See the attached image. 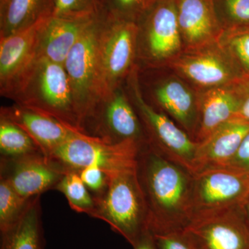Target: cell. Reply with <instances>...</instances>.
<instances>
[{
  "instance_id": "6da1fadb",
  "label": "cell",
  "mask_w": 249,
  "mask_h": 249,
  "mask_svg": "<svg viewBox=\"0 0 249 249\" xmlns=\"http://www.w3.org/2000/svg\"><path fill=\"white\" fill-rule=\"evenodd\" d=\"M137 176L153 235L178 233L193 219V174L152 148L141 149Z\"/></svg>"
},
{
  "instance_id": "7a4b0ae2",
  "label": "cell",
  "mask_w": 249,
  "mask_h": 249,
  "mask_svg": "<svg viewBox=\"0 0 249 249\" xmlns=\"http://www.w3.org/2000/svg\"><path fill=\"white\" fill-rule=\"evenodd\" d=\"M6 97L83 132L71 84L62 64L37 58Z\"/></svg>"
},
{
  "instance_id": "3957f363",
  "label": "cell",
  "mask_w": 249,
  "mask_h": 249,
  "mask_svg": "<svg viewBox=\"0 0 249 249\" xmlns=\"http://www.w3.org/2000/svg\"><path fill=\"white\" fill-rule=\"evenodd\" d=\"M107 186L93 196L95 206L90 217L109 224L134 247L148 231L147 210L137 170L107 174Z\"/></svg>"
},
{
  "instance_id": "277c9868",
  "label": "cell",
  "mask_w": 249,
  "mask_h": 249,
  "mask_svg": "<svg viewBox=\"0 0 249 249\" xmlns=\"http://www.w3.org/2000/svg\"><path fill=\"white\" fill-rule=\"evenodd\" d=\"M139 32L138 22L106 13L98 41L100 100L120 88L135 68Z\"/></svg>"
},
{
  "instance_id": "5b68a950",
  "label": "cell",
  "mask_w": 249,
  "mask_h": 249,
  "mask_svg": "<svg viewBox=\"0 0 249 249\" xmlns=\"http://www.w3.org/2000/svg\"><path fill=\"white\" fill-rule=\"evenodd\" d=\"M137 67L127 78L129 98L142 122L152 148L193 174L197 142L162 111L145 101L140 89Z\"/></svg>"
},
{
  "instance_id": "8992f818",
  "label": "cell",
  "mask_w": 249,
  "mask_h": 249,
  "mask_svg": "<svg viewBox=\"0 0 249 249\" xmlns=\"http://www.w3.org/2000/svg\"><path fill=\"white\" fill-rule=\"evenodd\" d=\"M142 146L135 142L110 144L85 133H78L60 145L50 156L64 172H79L89 166L106 174L137 170Z\"/></svg>"
},
{
  "instance_id": "52a82bcc",
  "label": "cell",
  "mask_w": 249,
  "mask_h": 249,
  "mask_svg": "<svg viewBox=\"0 0 249 249\" xmlns=\"http://www.w3.org/2000/svg\"><path fill=\"white\" fill-rule=\"evenodd\" d=\"M106 14L94 18L63 63L81 121L82 130L87 117L100 100L98 41Z\"/></svg>"
},
{
  "instance_id": "ba28073f",
  "label": "cell",
  "mask_w": 249,
  "mask_h": 249,
  "mask_svg": "<svg viewBox=\"0 0 249 249\" xmlns=\"http://www.w3.org/2000/svg\"><path fill=\"white\" fill-rule=\"evenodd\" d=\"M165 67L196 89L228 86L245 77L218 40L183 50Z\"/></svg>"
},
{
  "instance_id": "9c48e42d",
  "label": "cell",
  "mask_w": 249,
  "mask_h": 249,
  "mask_svg": "<svg viewBox=\"0 0 249 249\" xmlns=\"http://www.w3.org/2000/svg\"><path fill=\"white\" fill-rule=\"evenodd\" d=\"M138 24L137 56L149 66H166L184 50L175 0L157 1Z\"/></svg>"
},
{
  "instance_id": "30bf717a",
  "label": "cell",
  "mask_w": 249,
  "mask_h": 249,
  "mask_svg": "<svg viewBox=\"0 0 249 249\" xmlns=\"http://www.w3.org/2000/svg\"><path fill=\"white\" fill-rule=\"evenodd\" d=\"M121 88L96 103L85 121L83 132L107 143L132 141L145 146L148 142L138 114Z\"/></svg>"
},
{
  "instance_id": "8fae6325",
  "label": "cell",
  "mask_w": 249,
  "mask_h": 249,
  "mask_svg": "<svg viewBox=\"0 0 249 249\" xmlns=\"http://www.w3.org/2000/svg\"><path fill=\"white\" fill-rule=\"evenodd\" d=\"M193 175V219L238 206L249 192V174L237 170L213 168Z\"/></svg>"
},
{
  "instance_id": "7c38bea8",
  "label": "cell",
  "mask_w": 249,
  "mask_h": 249,
  "mask_svg": "<svg viewBox=\"0 0 249 249\" xmlns=\"http://www.w3.org/2000/svg\"><path fill=\"white\" fill-rule=\"evenodd\" d=\"M182 233L194 249H249V228L239 206L196 218Z\"/></svg>"
},
{
  "instance_id": "4fadbf2b",
  "label": "cell",
  "mask_w": 249,
  "mask_h": 249,
  "mask_svg": "<svg viewBox=\"0 0 249 249\" xmlns=\"http://www.w3.org/2000/svg\"><path fill=\"white\" fill-rule=\"evenodd\" d=\"M48 16L7 37H0V90L6 96L38 58L39 45Z\"/></svg>"
},
{
  "instance_id": "5bb4252c",
  "label": "cell",
  "mask_w": 249,
  "mask_h": 249,
  "mask_svg": "<svg viewBox=\"0 0 249 249\" xmlns=\"http://www.w3.org/2000/svg\"><path fill=\"white\" fill-rule=\"evenodd\" d=\"M64 173L42 153L15 158L1 157V177L25 199L55 189Z\"/></svg>"
},
{
  "instance_id": "9a60e30c",
  "label": "cell",
  "mask_w": 249,
  "mask_h": 249,
  "mask_svg": "<svg viewBox=\"0 0 249 249\" xmlns=\"http://www.w3.org/2000/svg\"><path fill=\"white\" fill-rule=\"evenodd\" d=\"M152 96L161 111L194 140L199 119L197 89L176 75L160 80Z\"/></svg>"
},
{
  "instance_id": "2e32d148",
  "label": "cell",
  "mask_w": 249,
  "mask_h": 249,
  "mask_svg": "<svg viewBox=\"0 0 249 249\" xmlns=\"http://www.w3.org/2000/svg\"><path fill=\"white\" fill-rule=\"evenodd\" d=\"M0 117L24 129L47 159L63 142L77 134L83 133L52 116L16 103L9 107H1Z\"/></svg>"
},
{
  "instance_id": "e0dca14e",
  "label": "cell",
  "mask_w": 249,
  "mask_h": 249,
  "mask_svg": "<svg viewBox=\"0 0 249 249\" xmlns=\"http://www.w3.org/2000/svg\"><path fill=\"white\" fill-rule=\"evenodd\" d=\"M184 50L215 42L224 29L214 0H175Z\"/></svg>"
},
{
  "instance_id": "ac0fdd59",
  "label": "cell",
  "mask_w": 249,
  "mask_h": 249,
  "mask_svg": "<svg viewBox=\"0 0 249 249\" xmlns=\"http://www.w3.org/2000/svg\"><path fill=\"white\" fill-rule=\"evenodd\" d=\"M249 132V124L231 121L197 143L193 174L213 168H224Z\"/></svg>"
},
{
  "instance_id": "d6986e66",
  "label": "cell",
  "mask_w": 249,
  "mask_h": 249,
  "mask_svg": "<svg viewBox=\"0 0 249 249\" xmlns=\"http://www.w3.org/2000/svg\"><path fill=\"white\" fill-rule=\"evenodd\" d=\"M197 91L199 119L194 141L199 143L232 120L238 108V98L232 85Z\"/></svg>"
},
{
  "instance_id": "ffe728a7",
  "label": "cell",
  "mask_w": 249,
  "mask_h": 249,
  "mask_svg": "<svg viewBox=\"0 0 249 249\" xmlns=\"http://www.w3.org/2000/svg\"><path fill=\"white\" fill-rule=\"evenodd\" d=\"M97 16L84 18L52 16L41 35L38 58L63 65L72 48Z\"/></svg>"
},
{
  "instance_id": "44dd1931",
  "label": "cell",
  "mask_w": 249,
  "mask_h": 249,
  "mask_svg": "<svg viewBox=\"0 0 249 249\" xmlns=\"http://www.w3.org/2000/svg\"><path fill=\"white\" fill-rule=\"evenodd\" d=\"M40 196L29 199L17 222L1 232L0 249H43Z\"/></svg>"
},
{
  "instance_id": "7402d4cb",
  "label": "cell",
  "mask_w": 249,
  "mask_h": 249,
  "mask_svg": "<svg viewBox=\"0 0 249 249\" xmlns=\"http://www.w3.org/2000/svg\"><path fill=\"white\" fill-rule=\"evenodd\" d=\"M54 0H7L0 4V37L30 27L52 16Z\"/></svg>"
},
{
  "instance_id": "603a6c76",
  "label": "cell",
  "mask_w": 249,
  "mask_h": 249,
  "mask_svg": "<svg viewBox=\"0 0 249 249\" xmlns=\"http://www.w3.org/2000/svg\"><path fill=\"white\" fill-rule=\"evenodd\" d=\"M0 152L1 157L7 158L42 153L34 141L24 129L1 117H0Z\"/></svg>"
},
{
  "instance_id": "cb8c5ba5",
  "label": "cell",
  "mask_w": 249,
  "mask_h": 249,
  "mask_svg": "<svg viewBox=\"0 0 249 249\" xmlns=\"http://www.w3.org/2000/svg\"><path fill=\"white\" fill-rule=\"evenodd\" d=\"M55 189L65 196L73 211L89 216L92 213L95 206L93 195L85 186L78 172L65 171Z\"/></svg>"
},
{
  "instance_id": "d4e9b609",
  "label": "cell",
  "mask_w": 249,
  "mask_h": 249,
  "mask_svg": "<svg viewBox=\"0 0 249 249\" xmlns=\"http://www.w3.org/2000/svg\"><path fill=\"white\" fill-rule=\"evenodd\" d=\"M218 42L245 76H249V27L224 29Z\"/></svg>"
},
{
  "instance_id": "484cf974",
  "label": "cell",
  "mask_w": 249,
  "mask_h": 249,
  "mask_svg": "<svg viewBox=\"0 0 249 249\" xmlns=\"http://www.w3.org/2000/svg\"><path fill=\"white\" fill-rule=\"evenodd\" d=\"M29 199L19 196L6 178H0V231H7L22 215Z\"/></svg>"
},
{
  "instance_id": "4316f807",
  "label": "cell",
  "mask_w": 249,
  "mask_h": 249,
  "mask_svg": "<svg viewBox=\"0 0 249 249\" xmlns=\"http://www.w3.org/2000/svg\"><path fill=\"white\" fill-rule=\"evenodd\" d=\"M223 29L249 27V0H214Z\"/></svg>"
},
{
  "instance_id": "83f0119b",
  "label": "cell",
  "mask_w": 249,
  "mask_h": 249,
  "mask_svg": "<svg viewBox=\"0 0 249 249\" xmlns=\"http://www.w3.org/2000/svg\"><path fill=\"white\" fill-rule=\"evenodd\" d=\"M106 13L104 0H54L52 16L92 18Z\"/></svg>"
},
{
  "instance_id": "f1b7e54d",
  "label": "cell",
  "mask_w": 249,
  "mask_h": 249,
  "mask_svg": "<svg viewBox=\"0 0 249 249\" xmlns=\"http://www.w3.org/2000/svg\"><path fill=\"white\" fill-rule=\"evenodd\" d=\"M105 9L115 17L138 22L155 4V0H104Z\"/></svg>"
},
{
  "instance_id": "f546056e",
  "label": "cell",
  "mask_w": 249,
  "mask_h": 249,
  "mask_svg": "<svg viewBox=\"0 0 249 249\" xmlns=\"http://www.w3.org/2000/svg\"><path fill=\"white\" fill-rule=\"evenodd\" d=\"M80 178L85 186L92 192L93 196L101 194L107 186V174L101 168L96 166H89L78 172Z\"/></svg>"
},
{
  "instance_id": "4dcf8cb0",
  "label": "cell",
  "mask_w": 249,
  "mask_h": 249,
  "mask_svg": "<svg viewBox=\"0 0 249 249\" xmlns=\"http://www.w3.org/2000/svg\"><path fill=\"white\" fill-rule=\"evenodd\" d=\"M232 85L238 98V108L231 121L249 124V76L243 77Z\"/></svg>"
},
{
  "instance_id": "1f68e13d",
  "label": "cell",
  "mask_w": 249,
  "mask_h": 249,
  "mask_svg": "<svg viewBox=\"0 0 249 249\" xmlns=\"http://www.w3.org/2000/svg\"><path fill=\"white\" fill-rule=\"evenodd\" d=\"M224 168L249 175V132L245 136L231 160Z\"/></svg>"
},
{
  "instance_id": "d6a6232c",
  "label": "cell",
  "mask_w": 249,
  "mask_h": 249,
  "mask_svg": "<svg viewBox=\"0 0 249 249\" xmlns=\"http://www.w3.org/2000/svg\"><path fill=\"white\" fill-rule=\"evenodd\" d=\"M153 235L157 249H194L182 232Z\"/></svg>"
},
{
  "instance_id": "836d02e7",
  "label": "cell",
  "mask_w": 249,
  "mask_h": 249,
  "mask_svg": "<svg viewBox=\"0 0 249 249\" xmlns=\"http://www.w3.org/2000/svg\"><path fill=\"white\" fill-rule=\"evenodd\" d=\"M133 248L134 249H157L153 234L149 231L144 232L137 243L134 246Z\"/></svg>"
},
{
  "instance_id": "e575fe53",
  "label": "cell",
  "mask_w": 249,
  "mask_h": 249,
  "mask_svg": "<svg viewBox=\"0 0 249 249\" xmlns=\"http://www.w3.org/2000/svg\"><path fill=\"white\" fill-rule=\"evenodd\" d=\"M239 209H240L242 217L249 228V192L239 205Z\"/></svg>"
},
{
  "instance_id": "d590c367",
  "label": "cell",
  "mask_w": 249,
  "mask_h": 249,
  "mask_svg": "<svg viewBox=\"0 0 249 249\" xmlns=\"http://www.w3.org/2000/svg\"><path fill=\"white\" fill-rule=\"evenodd\" d=\"M6 1H7V0H0V4H4Z\"/></svg>"
},
{
  "instance_id": "8d00e7d4",
  "label": "cell",
  "mask_w": 249,
  "mask_h": 249,
  "mask_svg": "<svg viewBox=\"0 0 249 249\" xmlns=\"http://www.w3.org/2000/svg\"><path fill=\"white\" fill-rule=\"evenodd\" d=\"M157 1H160V0H155L156 2H157Z\"/></svg>"
}]
</instances>
